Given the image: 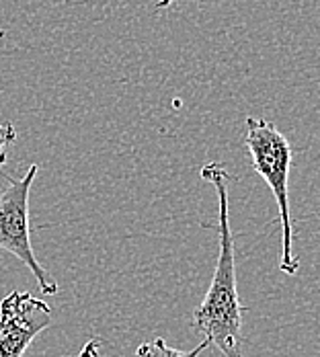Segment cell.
<instances>
[{
	"label": "cell",
	"mask_w": 320,
	"mask_h": 357,
	"mask_svg": "<svg viewBox=\"0 0 320 357\" xmlns=\"http://www.w3.org/2000/svg\"><path fill=\"white\" fill-rule=\"evenodd\" d=\"M39 167L31 165L21 178H8V187L0 193V250L13 252L36 278L45 296L58 294L56 280L41 267L31 247L29 230V191Z\"/></svg>",
	"instance_id": "3"
},
{
	"label": "cell",
	"mask_w": 320,
	"mask_h": 357,
	"mask_svg": "<svg viewBox=\"0 0 320 357\" xmlns=\"http://www.w3.org/2000/svg\"><path fill=\"white\" fill-rule=\"evenodd\" d=\"M245 146L249 150L252 169L269 185L282 220V261L280 269L285 275H296L300 261L294 255V232L289 214V173H291V146L275 123L267 119L247 117Z\"/></svg>",
	"instance_id": "2"
},
{
	"label": "cell",
	"mask_w": 320,
	"mask_h": 357,
	"mask_svg": "<svg viewBox=\"0 0 320 357\" xmlns=\"http://www.w3.org/2000/svg\"><path fill=\"white\" fill-rule=\"evenodd\" d=\"M201 178L212 183L218 193L220 222L218 232V259L212 282L204 302L193 312V328L204 337L199 343L204 349L215 345L224 357H243L241 351V331L245 308L238 296L236 282V261H234V236L228 220V185L230 173L222 162H208L201 167Z\"/></svg>",
	"instance_id": "1"
},
{
	"label": "cell",
	"mask_w": 320,
	"mask_h": 357,
	"mask_svg": "<svg viewBox=\"0 0 320 357\" xmlns=\"http://www.w3.org/2000/svg\"><path fill=\"white\" fill-rule=\"evenodd\" d=\"M17 142V130L8 121H0V169L8 160V148Z\"/></svg>",
	"instance_id": "6"
},
{
	"label": "cell",
	"mask_w": 320,
	"mask_h": 357,
	"mask_svg": "<svg viewBox=\"0 0 320 357\" xmlns=\"http://www.w3.org/2000/svg\"><path fill=\"white\" fill-rule=\"evenodd\" d=\"M136 356L138 357H197L199 356V351H197V349H193V351H189V354L178 351V349L169 347L165 339L156 337V339H152V341H146V343H142V345L138 347Z\"/></svg>",
	"instance_id": "5"
},
{
	"label": "cell",
	"mask_w": 320,
	"mask_h": 357,
	"mask_svg": "<svg viewBox=\"0 0 320 357\" xmlns=\"http://www.w3.org/2000/svg\"><path fill=\"white\" fill-rule=\"evenodd\" d=\"M99 347H101V339L93 337L84 343L82 351L78 354V357H99Z\"/></svg>",
	"instance_id": "7"
},
{
	"label": "cell",
	"mask_w": 320,
	"mask_h": 357,
	"mask_svg": "<svg viewBox=\"0 0 320 357\" xmlns=\"http://www.w3.org/2000/svg\"><path fill=\"white\" fill-rule=\"evenodd\" d=\"M183 2H206V0H158L156 6H158V8H171V6L183 4Z\"/></svg>",
	"instance_id": "8"
},
{
	"label": "cell",
	"mask_w": 320,
	"mask_h": 357,
	"mask_svg": "<svg viewBox=\"0 0 320 357\" xmlns=\"http://www.w3.org/2000/svg\"><path fill=\"white\" fill-rule=\"evenodd\" d=\"M52 322L47 302L13 291L0 302V357H23L37 335Z\"/></svg>",
	"instance_id": "4"
}]
</instances>
